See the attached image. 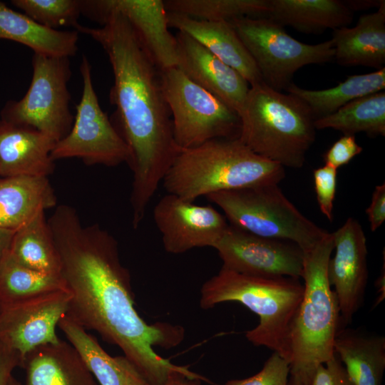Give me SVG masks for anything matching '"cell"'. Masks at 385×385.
Masks as SVG:
<instances>
[{"label": "cell", "mask_w": 385, "mask_h": 385, "mask_svg": "<svg viewBox=\"0 0 385 385\" xmlns=\"http://www.w3.org/2000/svg\"><path fill=\"white\" fill-rule=\"evenodd\" d=\"M47 222L70 295L66 316L119 347L149 385H164L174 372L194 375L155 351L178 346L185 329L167 322L148 324L139 315L130 272L113 236L97 224L82 225L76 210L68 205L57 206Z\"/></svg>", "instance_id": "cell-1"}, {"label": "cell", "mask_w": 385, "mask_h": 385, "mask_svg": "<svg viewBox=\"0 0 385 385\" xmlns=\"http://www.w3.org/2000/svg\"><path fill=\"white\" fill-rule=\"evenodd\" d=\"M88 18L101 26L90 28L79 24L74 30L98 43L111 65L114 81L109 99L115 108L112 123L129 150L132 225L137 229L180 148L174 139L160 71L129 21L104 0L91 1Z\"/></svg>", "instance_id": "cell-2"}, {"label": "cell", "mask_w": 385, "mask_h": 385, "mask_svg": "<svg viewBox=\"0 0 385 385\" xmlns=\"http://www.w3.org/2000/svg\"><path fill=\"white\" fill-rule=\"evenodd\" d=\"M284 177L285 168L239 138H217L180 148L162 183L167 193L194 202L217 192L279 184Z\"/></svg>", "instance_id": "cell-3"}, {"label": "cell", "mask_w": 385, "mask_h": 385, "mask_svg": "<svg viewBox=\"0 0 385 385\" xmlns=\"http://www.w3.org/2000/svg\"><path fill=\"white\" fill-rule=\"evenodd\" d=\"M334 250L328 232L311 250L304 252L302 299L288 340L289 374L311 385L317 368L334 355V339L341 327L338 301L327 275Z\"/></svg>", "instance_id": "cell-4"}, {"label": "cell", "mask_w": 385, "mask_h": 385, "mask_svg": "<svg viewBox=\"0 0 385 385\" xmlns=\"http://www.w3.org/2000/svg\"><path fill=\"white\" fill-rule=\"evenodd\" d=\"M303 292L300 279L254 277L222 267L202 284L200 305L208 309L227 302L241 303L260 319L258 325L245 333L247 339L287 361L289 332Z\"/></svg>", "instance_id": "cell-5"}, {"label": "cell", "mask_w": 385, "mask_h": 385, "mask_svg": "<svg viewBox=\"0 0 385 385\" xmlns=\"http://www.w3.org/2000/svg\"><path fill=\"white\" fill-rule=\"evenodd\" d=\"M239 116L238 138L251 150L284 168L303 166L316 136L314 118L303 101L260 83L250 86Z\"/></svg>", "instance_id": "cell-6"}, {"label": "cell", "mask_w": 385, "mask_h": 385, "mask_svg": "<svg viewBox=\"0 0 385 385\" xmlns=\"http://www.w3.org/2000/svg\"><path fill=\"white\" fill-rule=\"evenodd\" d=\"M278 185L217 192L206 197L222 210L230 225L255 235L294 242L307 252L329 232L305 217Z\"/></svg>", "instance_id": "cell-7"}, {"label": "cell", "mask_w": 385, "mask_h": 385, "mask_svg": "<svg viewBox=\"0 0 385 385\" xmlns=\"http://www.w3.org/2000/svg\"><path fill=\"white\" fill-rule=\"evenodd\" d=\"M160 71L175 141L190 148L217 138H238V113L190 79L178 68Z\"/></svg>", "instance_id": "cell-8"}, {"label": "cell", "mask_w": 385, "mask_h": 385, "mask_svg": "<svg viewBox=\"0 0 385 385\" xmlns=\"http://www.w3.org/2000/svg\"><path fill=\"white\" fill-rule=\"evenodd\" d=\"M229 22L254 60L263 82L275 91H286L302 67L334 59L331 39L317 44L302 43L267 16L240 17Z\"/></svg>", "instance_id": "cell-9"}, {"label": "cell", "mask_w": 385, "mask_h": 385, "mask_svg": "<svg viewBox=\"0 0 385 385\" xmlns=\"http://www.w3.org/2000/svg\"><path fill=\"white\" fill-rule=\"evenodd\" d=\"M70 58L34 53L30 86L19 101H9L1 120L36 129L58 142L71 130L74 116L69 109Z\"/></svg>", "instance_id": "cell-10"}, {"label": "cell", "mask_w": 385, "mask_h": 385, "mask_svg": "<svg viewBox=\"0 0 385 385\" xmlns=\"http://www.w3.org/2000/svg\"><path fill=\"white\" fill-rule=\"evenodd\" d=\"M80 71L83 91L76 106L73 123L67 135L55 143L51 152L52 160L76 158L88 165L108 167L128 163V146L99 104L91 66L86 56H82Z\"/></svg>", "instance_id": "cell-11"}, {"label": "cell", "mask_w": 385, "mask_h": 385, "mask_svg": "<svg viewBox=\"0 0 385 385\" xmlns=\"http://www.w3.org/2000/svg\"><path fill=\"white\" fill-rule=\"evenodd\" d=\"M214 248L222 267L260 277L301 279L304 252L295 243L252 235L230 225Z\"/></svg>", "instance_id": "cell-12"}, {"label": "cell", "mask_w": 385, "mask_h": 385, "mask_svg": "<svg viewBox=\"0 0 385 385\" xmlns=\"http://www.w3.org/2000/svg\"><path fill=\"white\" fill-rule=\"evenodd\" d=\"M69 299L63 290L0 307V344L16 352L21 364L32 350L58 343L56 327Z\"/></svg>", "instance_id": "cell-13"}, {"label": "cell", "mask_w": 385, "mask_h": 385, "mask_svg": "<svg viewBox=\"0 0 385 385\" xmlns=\"http://www.w3.org/2000/svg\"><path fill=\"white\" fill-rule=\"evenodd\" d=\"M153 218L165 250L181 254L192 249L213 247L229 226L212 205H198L167 193L153 210Z\"/></svg>", "instance_id": "cell-14"}, {"label": "cell", "mask_w": 385, "mask_h": 385, "mask_svg": "<svg viewBox=\"0 0 385 385\" xmlns=\"http://www.w3.org/2000/svg\"><path fill=\"white\" fill-rule=\"evenodd\" d=\"M332 233L334 255L329 260L327 275L338 301L341 323L348 324L364 301L368 280L366 238L354 217Z\"/></svg>", "instance_id": "cell-15"}, {"label": "cell", "mask_w": 385, "mask_h": 385, "mask_svg": "<svg viewBox=\"0 0 385 385\" xmlns=\"http://www.w3.org/2000/svg\"><path fill=\"white\" fill-rule=\"evenodd\" d=\"M175 36L177 68L239 115L250 88L248 82L190 36L178 31Z\"/></svg>", "instance_id": "cell-16"}, {"label": "cell", "mask_w": 385, "mask_h": 385, "mask_svg": "<svg viewBox=\"0 0 385 385\" xmlns=\"http://www.w3.org/2000/svg\"><path fill=\"white\" fill-rule=\"evenodd\" d=\"M129 21L140 43L159 71L178 65L175 36L169 31L162 0H104Z\"/></svg>", "instance_id": "cell-17"}, {"label": "cell", "mask_w": 385, "mask_h": 385, "mask_svg": "<svg viewBox=\"0 0 385 385\" xmlns=\"http://www.w3.org/2000/svg\"><path fill=\"white\" fill-rule=\"evenodd\" d=\"M55 143L36 129L0 119V178L48 177L55 170L51 157Z\"/></svg>", "instance_id": "cell-18"}, {"label": "cell", "mask_w": 385, "mask_h": 385, "mask_svg": "<svg viewBox=\"0 0 385 385\" xmlns=\"http://www.w3.org/2000/svg\"><path fill=\"white\" fill-rule=\"evenodd\" d=\"M169 27L190 36L253 86L264 83L248 51L229 21H209L168 12Z\"/></svg>", "instance_id": "cell-19"}, {"label": "cell", "mask_w": 385, "mask_h": 385, "mask_svg": "<svg viewBox=\"0 0 385 385\" xmlns=\"http://www.w3.org/2000/svg\"><path fill=\"white\" fill-rule=\"evenodd\" d=\"M334 59L343 66L379 70L385 63V1L376 11L361 15L352 27L333 31Z\"/></svg>", "instance_id": "cell-20"}, {"label": "cell", "mask_w": 385, "mask_h": 385, "mask_svg": "<svg viewBox=\"0 0 385 385\" xmlns=\"http://www.w3.org/2000/svg\"><path fill=\"white\" fill-rule=\"evenodd\" d=\"M21 367L22 385H98L73 346L62 340L32 350Z\"/></svg>", "instance_id": "cell-21"}, {"label": "cell", "mask_w": 385, "mask_h": 385, "mask_svg": "<svg viewBox=\"0 0 385 385\" xmlns=\"http://www.w3.org/2000/svg\"><path fill=\"white\" fill-rule=\"evenodd\" d=\"M58 327L98 385H149L125 356H112L87 330L64 316Z\"/></svg>", "instance_id": "cell-22"}, {"label": "cell", "mask_w": 385, "mask_h": 385, "mask_svg": "<svg viewBox=\"0 0 385 385\" xmlns=\"http://www.w3.org/2000/svg\"><path fill=\"white\" fill-rule=\"evenodd\" d=\"M56 202L48 177L0 178V227L16 231Z\"/></svg>", "instance_id": "cell-23"}, {"label": "cell", "mask_w": 385, "mask_h": 385, "mask_svg": "<svg viewBox=\"0 0 385 385\" xmlns=\"http://www.w3.org/2000/svg\"><path fill=\"white\" fill-rule=\"evenodd\" d=\"M334 352L354 385H381L385 369V337L339 327Z\"/></svg>", "instance_id": "cell-24"}, {"label": "cell", "mask_w": 385, "mask_h": 385, "mask_svg": "<svg viewBox=\"0 0 385 385\" xmlns=\"http://www.w3.org/2000/svg\"><path fill=\"white\" fill-rule=\"evenodd\" d=\"M267 16L299 32L320 34L347 26L353 12L339 0H270Z\"/></svg>", "instance_id": "cell-25"}, {"label": "cell", "mask_w": 385, "mask_h": 385, "mask_svg": "<svg viewBox=\"0 0 385 385\" xmlns=\"http://www.w3.org/2000/svg\"><path fill=\"white\" fill-rule=\"evenodd\" d=\"M78 34L46 27L0 1V39L24 44L34 53L70 58L78 51Z\"/></svg>", "instance_id": "cell-26"}, {"label": "cell", "mask_w": 385, "mask_h": 385, "mask_svg": "<svg viewBox=\"0 0 385 385\" xmlns=\"http://www.w3.org/2000/svg\"><path fill=\"white\" fill-rule=\"evenodd\" d=\"M385 88V67L374 72L351 75L337 86L323 90H309L292 83L287 93L303 101L316 119L331 115L349 102Z\"/></svg>", "instance_id": "cell-27"}, {"label": "cell", "mask_w": 385, "mask_h": 385, "mask_svg": "<svg viewBox=\"0 0 385 385\" xmlns=\"http://www.w3.org/2000/svg\"><path fill=\"white\" fill-rule=\"evenodd\" d=\"M9 252L32 270L61 276V261L45 211L37 213L14 231Z\"/></svg>", "instance_id": "cell-28"}, {"label": "cell", "mask_w": 385, "mask_h": 385, "mask_svg": "<svg viewBox=\"0 0 385 385\" xmlns=\"http://www.w3.org/2000/svg\"><path fill=\"white\" fill-rule=\"evenodd\" d=\"M315 129L332 128L344 135L365 133L369 137L385 135V92L356 98L335 113L316 119Z\"/></svg>", "instance_id": "cell-29"}, {"label": "cell", "mask_w": 385, "mask_h": 385, "mask_svg": "<svg viewBox=\"0 0 385 385\" xmlns=\"http://www.w3.org/2000/svg\"><path fill=\"white\" fill-rule=\"evenodd\" d=\"M63 290L67 289L61 276L29 268L9 252L0 264V307Z\"/></svg>", "instance_id": "cell-30"}, {"label": "cell", "mask_w": 385, "mask_h": 385, "mask_svg": "<svg viewBox=\"0 0 385 385\" xmlns=\"http://www.w3.org/2000/svg\"><path fill=\"white\" fill-rule=\"evenodd\" d=\"M163 2L168 12L209 21L267 16L270 9V0H165Z\"/></svg>", "instance_id": "cell-31"}, {"label": "cell", "mask_w": 385, "mask_h": 385, "mask_svg": "<svg viewBox=\"0 0 385 385\" xmlns=\"http://www.w3.org/2000/svg\"><path fill=\"white\" fill-rule=\"evenodd\" d=\"M11 4L37 23L52 29L79 24L82 0H12Z\"/></svg>", "instance_id": "cell-32"}, {"label": "cell", "mask_w": 385, "mask_h": 385, "mask_svg": "<svg viewBox=\"0 0 385 385\" xmlns=\"http://www.w3.org/2000/svg\"><path fill=\"white\" fill-rule=\"evenodd\" d=\"M289 374V363L273 351L257 374L244 379L228 381L225 385H288Z\"/></svg>", "instance_id": "cell-33"}, {"label": "cell", "mask_w": 385, "mask_h": 385, "mask_svg": "<svg viewBox=\"0 0 385 385\" xmlns=\"http://www.w3.org/2000/svg\"><path fill=\"white\" fill-rule=\"evenodd\" d=\"M314 189L320 211L332 222L337 190V169L324 165L313 170Z\"/></svg>", "instance_id": "cell-34"}, {"label": "cell", "mask_w": 385, "mask_h": 385, "mask_svg": "<svg viewBox=\"0 0 385 385\" xmlns=\"http://www.w3.org/2000/svg\"><path fill=\"white\" fill-rule=\"evenodd\" d=\"M363 148L356 143L355 135H344L324 153L325 165L338 169L348 164Z\"/></svg>", "instance_id": "cell-35"}, {"label": "cell", "mask_w": 385, "mask_h": 385, "mask_svg": "<svg viewBox=\"0 0 385 385\" xmlns=\"http://www.w3.org/2000/svg\"><path fill=\"white\" fill-rule=\"evenodd\" d=\"M311 385H354L335 353L333 357L316 369Z\"/></svg>", "instance_id": "cell-36"}, {"label": "cell", "mask_w": 385, "mask_h": 385, "mask_svg": "<svg viewBox=\"0 0 385 385\" xmlns=\"http://www.w3.org/2000/svg\"><path fill=\"white\" fill-rule=\"evenodd\" d=\"M368 217L370 229L376 230L385 220V184L376 185L372 193L369 206L365 211Z\"/></svg>", "instance_id": "cell-37"}, {"label": "cell", "mask_w": 385, "mask_h": 385, "mask_svg": "<svg viewBox=\"0 0 385 385\" xmlns=\"http://www.w3.org/2000/svg\"><path fill=\"white\" fill-rule=\"evenodd\" d=\"M20 366L19 356L0 344V385H9L14 370Z\"/></svg>", "instance_id": "cell-38"}, {"label": "cell", "mask_w": 385, "mask_h": 385, "mask_svg": "<svg viewBox=\"0 0 385 385\" xmlns=\"http://www.w3.org/2000/svg\"><path fill=\"white\" fill-rule=\"evenodd\" d=\"M202 379L193 377L182 372H174L164 385H202Z\"/></svg>", "instance_id": "cell-39"}, {"label": "cell", "mask_w": 385, "mask_h": 385, "mask_svg": "<svg viewBox=\"0 0 385 385\" xmlns=\"http://www.w3.org/2000/svg\"><path fill=\"white\" fill-rule=\"evenodd\" d=\"M344 1L353 12L359 10H366L371 8L378 9L383 0H349Z\"/></svg>", "instance_id": "cell-40"}, {"label": "cell", "mask_w": 385, "mask_h": 385, "mask_svg": "<svg viewBox=\"0 0 385 385\" xmlns=\"http://www.w3.org/2000/svg\"><path fill=\"white\" fill-rule=\"evenodd\" d=\"M14 231L0 227V264L9 250Z\"/></svg>", "instance_id": "cell-41"}, {"label": "cell", "mask_w": 385, "mask_h": 385, "mask_svg": "<svg viewBox=\"0 0 385 385\" xmlns=\"http://www.w3.org/2000/svg\"><path fill=\"white\" fill-rule=\"evenodd\" d=\"M288 385H304L302 381L297 376L290 375L288 381Z\"/></svg>", "instance_id": "cell-42"}, {"label": "cell", "mask_w": 385, "mask_h": 385, "mask_svg": "<svg viewBox=\"0 0 385 385\" xmlns=\"http://www.w3.org/2000/svg\"><path fill=\"white\" fill-rule=\"evenodd\" d=\"M9 385H22V383L12 376L9 381Z\"/></svg>", "instance_id": "cell-43"}]
</instances>
